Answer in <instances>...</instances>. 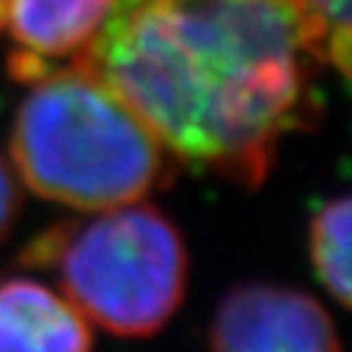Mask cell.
I'll return each mask as SVG.
<instances>
[{
  "mask_svg": "<svg viewBox=\"0 0 352 352\" xmlns=\"http://www.w3.org/2000/svg\"><path fill=\"white\" fill-rule=\"evenodd\" d=\"M11 164L37 196L78 212L136 204L175 173V157L154 131L74 63L29 81L13 118Z\"/></svg>",
  "mask_w": 352,
  "mask_h": 352,
  "instance_id": "7a4b0ae2",
  "label": "cell"
},
{
  "mask_svg": "<svg viewBox=\"0 0 352 352\" xmlns=\"http://www.w3.org/2000/svg\"><path fill=\"white\" fill-rule=\"evenodd\" d=\"M115 0H6V26L13 39V78L29 84L52 68V60H74L113 11Z\"/></svg>",
  "mask_w": 352,
  "mask_h": 352,
  "instance_id": "5b68a950",
  "label": "cell"
},
{
  "mask_svg": "<svg viewBox=\"0 0 352 352\" xmlns=\"http://www.w3.org/2000/svg\"><path fill=\"white\" fill-rule=\"evenodd\" d=\"M311 261L327 292L347 308L350 302V199L329 201L311 222Z\"/></svg>",
  "mask_w": 352,
  "mask_h": 352,
  "instance_id": "52a82bcc",
  "label": "cell"
},
{
  "mask_svg": "<svg viewBox=\"0 0 352 352\" xmlns=\"http://www.w3.org/2000/svg\"><path fill=\"white\" fill-rule=\"evenodd\" d=\"M26 264L55 269L76 311L118 337L160 331L188 285L180 230L162 209L141 201L45 232L26 251Z\"/></svg>",
  "mask_w": 352,
  "mask_h": 352,
  "instance_id": "3957f363",
  "label": "cell"
},
{
  "mask_svg": "<svg viewBox=\"0 0 352 352\" xmlns=\"http://www.w3.org/2000/svg\"><path fill=\"white\" fill-rule=\"evenodd\" d=\"M6 26V0H0V32Z\"/></svg>",
  "mask_w": 352,
  "mask_h": 352,
  "instance_id": "9c48e42d",
  "label": "cell"
},
{
  "mask_svg": "<svg viewBox=\"0 0 352 352\" xmlns=\"http://www.w3.org/2000/svg\"><path fill=\"white\" fill-rule=\"evenodd\" d=\"M21 209V188L11 160L0 151V243L8 238Z\"/></svg>",
  "mask_w": 352,
  "mask_h": 352,
  "instance_id": "ba28073f",
  "label": "cell"
},
{
  "mask_svg": "<svg viewBox=\"0 0 352 352\" xmlns=\"http://www.w3.org/2000/svg\"><path fill=\"white\" fill-rule=\"evenodd\" d=\"M209 352H342L321 302L279 285H240L219 302Z\"/></svg>",
  "mask_w": 352,
  "mask_h": 352,
  "instance_id": "277c9868",
  "label": "cell"
},
{
  "mask_svg": "<svg viewBox=\"0 0 352 352\" xmlns=\"http://www.w3.org/2000/svg\"><path fill=\"white\" fill-rule=\"evenodd\" d=\"M0 352H91L89 321L42 282H0Z\"/></svg>",
  "mask_w": 352,
  "mask_h": 352,
  "instance_id": "8992f818",
  "label": "cell"
},
{
  "mask_svg": "<svg viewBox=\"0 0 352 352\" xmlns=\"http://www.w3.org/2000/svg\"><path fill=\"white\" fill-rule=\"evenodd\" d=\"M74 65L97 76L175 160L261 186L316 118L295 0H115Z\"/></svg>",
  "mask_w": 352,
  "mask_h": 352,
  "instance_id": "6da1fadb",
  "label": "cell"
}]
</instances>
